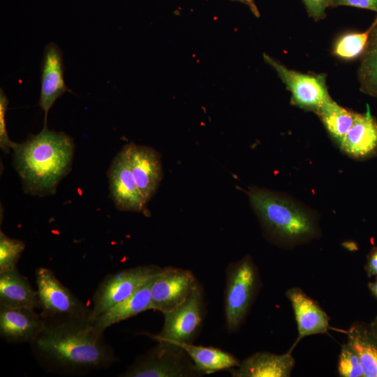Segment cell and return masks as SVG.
I'll return each mask as SVG.
<instances>
[{
  "label": "cell",
  "instance_id": "23",
  "mask_svg": "<svg viewBox=\"0 0 377 377\" xmlns=\"http://www.w3.org/2000/svg\"><path fill=\"white\" fill-rule=\"evenodd\" d=\"M358 79L362 92L377 98V24L371 32L362 56Z\"/></svg>",
  "mask_w": 377,
  "mask_h": 377
},
{
  "label": "cell",
  "instance_id": "21",
  "mask_svg": "<svg viewBox=\"0 0 377 377\" xmlns=\"http://www.w3.org/2000/svg\"><path fill=\"white\" fill-rule=\"evenodd\" d=\"M180 347L191 358L200 374H211L239 366L240 362L230 353L214 347L183 343Z\"/></svg>",
  "mask_w": 377,
  "mask_h": 377
},
{
  "label": "cell",
  "instance_id": "30",
  "mask_svg": "<svg viewBox=\"0 0 377 377\" xmlns=\"http://www.w3.org/2000/svg\"><path fill=\"white\" fill-rule=\"evenodd\" d=\"M365 270L368 276H377V247L373 248L367 256Z\"/></svg>",
  "mask_w": 377,
  "mask_h": 377
},
{
  "label": "cell",
  "instance_id": "10",
  "mask_svg": "<svg viewBox=\"0 0 377 377\" xmlns=\"http://www.w3.org/2000/svg\"><path fill=\"white\" fill-rule=\"evenodd\" d=\"M183 348H157L139 358L121 376L124 377H183L198 372L185 362Z\"/></svg>",
  "mask_w": 377,
  "mask_h": 377
},
{
  "label": "cell",
  "instance_id": "26",
  "mask_svg": "<svg viewBox=\"0 0 377 377\" xmlns=\"http://www.w3.org/2000/svg\"><path fill=\"white\" fill-rule=\"evenodd\" d=\"M337 370L341 377H364L359 356L348 343L341 346Z\"/></svg>",
  "mask_w": 377,
  "mask_h": 377
},
{
  "label": "cell",
  "instance_id": "8",
  "mask_svg": "<svg viewBox=\"0 0 377 377\" xmlns=\"http://www.w3.org/2000/svg\"><path fill=\"white\" fill-rule=\"evenodd\" d=\"M201 294L198 287L183 303L171 311L163 313L164 323L162 330L154 336L158 345L179 348L183 343H190L201 323Z\"/></svg>",
  "mask_w": 377,
  "mask_h": 377
},
{
  "label": "cell",
  "instance_id": "22",
  "mask_svg": "<svg viewBox=\"0 0 377 377\" xmlns=\"http://www.w3.org/2000/svg\"><path fill=\"white\" fill-rule=\"evenodd\" d=\"M330 136L340 145L353 125L356 112L338 105L332 98L316 112Z\"/></svg>",
  "mask_w": 377,
  "mask_h": 377
},
{
  "label": "cell",
  "instance_id": "2",
  "mask_svg": "<svg viewBox=\"0 0 377 377\" xmlns=\"http://www.w3.org/2000/svg\"><path fill=\"white\" fill-rule=\"evenodd\" d=\"M13 166L27 194H54L60 181L70 172L75 151L73 140L47 126L22 143H16Z\"/></svg>",
  "mask_w": 377,
  "mask_h": 377
},
{
  "label": "cell",
  "instance_id": "1",
  "mask_svg": "<svg viewBox=\"0 0 377 377\" xmlns=\"http://www.w3.org/2000/svg\"><path fill=\"white\" fill-rule=\"evenodd\" d=\"M31 344L43 362L66 371L102 369L116 361L103 332L96 330L89 318L46 322Z\"/></svg>",
  "mask_w": 377,
  "mask_h": 377
},
{
  "label": "cell",
  "instance_id": "14",
  "mask_svg": "<svg viewBox=\"0 0 377 377\" xmlns=\"http://www.w3.org/2000/svg\"><path fill=\"white\" fill-rule=\"evenodd\" d=\"M46 325L34 309H13L1 306L0 334L11 343H31Z\"/></svg>",
  "mask_w": 377,
  "mask_h": 377
},
{
  "label": "cell",
  "instance_id": "29",
  "mask_svg": "<svg viewBox=\"0 0 377 377\" xmlns=\"http://www.w3.org/2000/svg\"><path fill=\"white\" fill-rule=\"evenodd\" d=\"M348 6L377 13V0H330V6Z\"/></svg>",
  "mask_w": 377,
  "mask_h": 377
},
{
  "label": "cell",
  "instance_id": "5",
  "mask_svg": "<svg viewBox=\"0 0 377 377\" xmlns=\"http://www.w3.org/2000/svg\"><path fill=\"white\" fill-rule=\"evenodd\" d=\"M161 269L155 265L139 266L106 276L94 293L89 320L131 296L154 279Z\"/></svg>",
  "mask_w": 377,
  "mask_h": 377
},
{
  "label": "cell",
  "instance_id": "4",
  "mask_svg": "<svg viewBox=\"0 0 377 377\" xmlns=\"http://www.w3.org/2000/svg\"><path fill=\"white\" fill-rule=\"evenodd\" d=\"M36 283L40 314L46 322L89 318L91 309L63 285L51 269L38 268Z\"/></svg>",
  "mask_w": 377,
  "mask_h": 377
},
{
  "label": "cell",
  "instance_id": "33",
  "mask_svg": "<svg viewBox=\"0 0 377 377\" xmlns=\"http://www.w3.org/2000/svg\"><path fill=\"white\" fill-rule=\"evenodd\" d=\"M371 330L377 338V316L374 318L371 323H369Z\"/></svg>",
  "mask_w": 377,
  "mask_h": 377
},
{
  "label": "cell",
  "instance_id": "32",
  "mask_svg": "<svg viewBox=\"0 0 377 377\" xmlns=\"http://www.w3.org/2000/svg\"><path fill=\"white\" fill-rule=\"evenodd\" d=\"M368 288L372 295L377 298V278L374 281L368 284Z\"/></svg>",
  "mask_w": 377,
  "mask_h": 377
},
{
  "label": "cell",
  "instance_id": "27",
  "mask_svg": "<svg viewBox=\"0 0 377 377\" xmlns=\"http://www.w3.org/2000/svg\"><path fill=\"white\" fill-rule=\"evenodd\" d=\"M8 105V99L3 90L0 89V147L1 150L8 154L14 147L16 142L11 141L8 135L6 125V112Z\"/></svg>",
  "mask_w": 377,
  "mask_h": 377
},
{
  "label": "cell",
  "instance_id": "18",
  "mask_svg": "<svg viewBox=\"0 0 377 377\" xmlns=\"http://www.w3.org/2000/svg\"><path fill=\"white\" fill-rule=\"evenodd\" d=\"M0 304L13 309L40 308L38 291L17 269L0 273Z\"/></svg>",
  "mask_w": 377,
  "mask_h": 377
},
{
  "label": "cell",
  "instance_id": "7",
  "mask_svg": "<svg viewBox=\"0 0 377 377\" xmlns=\"http://www.w3.org/2000/svg\"><path fill=\"white\" fill-rule=\"evenodd\" d=\"M264 60L277 73L291 92V103L301 109L315 113L325 103L332 99L324 74H304L288 68L269 55L263 54Z\"/></svg>",
  "mask_w": 377,
  "mask_h": 377
},
{
  "label": "cell",
  "instance_id": "31",
  "mask_svg": "<svg viewBox=\"0 0 377 377\" xmlns=\"http://www.w3.org/2000/svg\"><path fill=\"white\" fill-rule=\"evenodd\" d=\"M231 1H238V2H240L246 5L255 16L260 17V12L258 9V7L256 6L254 0H231Z\"/></svg>",
  "mask_w": 377,
  "mask_h": 377
},
{
  "label": "cell",
  "instance_id": "12",
  "mask_svg": "<svg viewBox=\"0 0 377 377\" xmlns=\"http://www.w3.org/2000/svg\"><path fill=\"white\" fill-rule=\"evenodd\" d=\"M130 169L146 203L156 193L163 175L159 154L154 149L130 143L123 147Z\"/></svg>",
  "mask_w": 377,
  "mask_h": 377
},
{
  "label": "cell",
  "instance_id": "9",
  "mask_svg": "<svg viewBox=\"0 0 377 377\" xmlns=\"http://www.w3.org/2000/svg\"><path fill=\"white\" fill-rule=\"evenodd\" d=\"M198 288L191 272L165 267L154 279L151 287V308L162 313L183 303Z\"/></svg>",
  "mask_w": 377,
  "mask_h": 377
},
{
  "label": "cell",
  "instance_id": "25",
  "mask_svg": "<svg viewBox=\"0 0 377 377\" xmlns=\"http://www.w3.org/2000/svg\"><path fill=\"white\" fill-rule=\"evenodd\" d=\"M25 248L19 239L8 237L0 232V273L16 269V265Z\"/></svg>",
  "mask_w": 377,
  "mask_h": 377
},
{
  "label": "cell",
  "instance_id": "28",
  "mask_svg": "<svg viewBox=\"0 0 377 377\" xmlns=\"http://www.w3.org/2000/svg\"><path fill=\"white\" fill-rule=\"evenodd\" d=\"M309 15L318 21L325 17V9L330 6V0H302Z\"/></svg>",
  "mask_w": 377,
  "mask_h": 377
},
{
  "label": "cell",
  "instance_id": "13",
  "mask_svg": "<svg viewBox=\"0 0 377 377\" xmlns=\"http://www.w3.org/2000/svg\"><path fill=\"white\" fill-rule=\"evenodd\" d=\"M72 91L64 80L62 52L54 43H48L41 61L40 93L38 105L44 111V126H47L49 110L64 93Z\"/></svg>",
  "mask_w": 377,
  "mask_h": 377
},
{
  "label": "cell",
  "instance_id": "20",
  "mask_svg": "<svg viewBox=\"0 0 377 377\" xmlns=\"http://www.w3.org/2000/svg\"><path fill=\"white\" fill-rule=\"evenodd\" d=\"M346 333L347 343L359 356L364 377H377V338L370 325L364 323H354Z\"/></svg>",
  "mask_w": 377,
  "mask_h": 377
},
{
  "label": "cell",
  "instance_id": "6",
  "mask_svg": "<svg viewBox=\"0 0 377 377\" xmlns=\"http://www.w3.org/2000/svg\"><path fill=\"white\" fill-rule=\"evenodd\" d=\"M258 275L250 257L230 268L225 293V314L228 329L236 330L246 314L257 286Z\"/></svg>",
  "mask_w": 377,
  "mask_h": 377
},
{
  "label": "cell",
  "instance_id": "17",
  "mask_svg": "<svg viewBox=\"0 0 377 377\" xmlns=\"http://www.w3.org/2000/svg\"><path fill=\"white\" fill-rule=\"evenodd\" d=\"M290 352L277 355L267 352L256 353L239 366L230 369L233 377H288L295 366Z\"/></svg>",
  "mask_w": 377,
  "mask_h": 377
},
{
  "label": "cell",
  "instance_id": "16",
  "mask_svg": "<svg viewBox=\"0 0 377 377\" xmlns=\"http://www.w3.org/2000/svg\"><path fill=\"white\" fill-rule=\"evenodd\" d=\"M339 147L345 154L356 159L367 158L377 153V121L369 108L365 113L356 114Z\"/></svg>",
  "mask_w": 377,
  "mask_h": 377
},
{
  "label": "cell",
  "instance_id": "19",
  "mask_svg": "<svg viewBox=\"0 0 377 377\" xmlns=\"http://www.w3.org/2000/svg\"><path fill=\"white\" fill-rule=\"evenodd\" d=\"M154 279L131 296L112 306L90 321L100 332L122 320L136 316L151 308V287Z\"/></svg>",
  "mask_w": 377,
  "mask_h": 377
},
{
  "label": "cell",
  "instance_id": "15",
  "mask_svg": "<svg viewBox=\"0 0 377 377\" xmlns=\"http://www.w3.org/2000/svg\"><path fill=\"white\" fill-rule=\"evenodd\" d=\"M286 297L291 303L298 331L297 338L291 351L304 337L327 332L329 317L316 301L299 288L294 287L288 290Z\"/></svg>",
  "mask_w": 377,
  "mask_h": 377
},
{
  "label": "cell",
  "instance_id": "3",
  "mask_svg": "<svg viewBox=\"0 0 377 377\" xmlns=\"http://www.w3.org/2000/svg\"><path fill=\"white\" fill-rule=\"evenodd\" d=\"M251 205L267 231L274 237L295 243L317 233L314 218L294 201L263 188L249 193Z\"/></svg>",
  "mask_w": 377,
  "mask_h": 377
},
{
  "label": "cell",
  "instance_id": "11",
  "mask_svg": "<svg viewBox=\"0 0 377 377\" xmlns=\"http://www.w3.org/2000/svg\"><path fill=\"white\" fill-rule=\"evenodd\" d=\"M108 178L110 197L119 210L145 211L147 203L134 179L124 147L111 163Z\"/></svg>",
  "mask_w": 377,
  "mask_h": 377
},
{
  "label": "cell",
  "instance_id": "24",
  "mask_svg": "<svg viewBox=\"0 0 377 377\" xmlns=\"http://www.w3.org/2000/svg\"><path fill=\"white\" fill-rule=\"evenodd\" d=\"M377 24V17L369 28L362 32H348L337 38L333 47L334 56L345 60H353L364 54L374 27Z\"/></svg>",
  "mask_w": 377,
  "mask_h": 377
}]
</instances>
